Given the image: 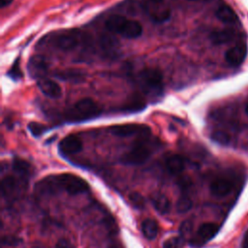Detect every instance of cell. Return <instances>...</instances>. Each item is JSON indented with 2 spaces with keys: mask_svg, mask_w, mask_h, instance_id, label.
I'll return each mask as SVG.
<instances>
[{
  "mask_svg": "<svg viewBox=\"0 0 248 248\" xmlns=\"http://www.w3.org/2000/svg\"><path fill=\"white\" fill-rule=\"evenodd\" d=\"M7 75L14 80H19L23 77V73H22V71L20 69V66H19V59L18 58H16L15 60V62L13 63V65L11 66L9 71L7 72Z\"/></svg>",
  "mask_w": 248,
  "mask_h": 248,
  "instance_id": "obj_25",
  "label": "cell"
},
{
  "mask_svg": "<svg viewBox=\"0 0 248 248\" xmlns=\"http://www.w3.org/2000/svg\"><path fill=\"white\" fill-rule=\"evenodd\" d=\"M232 188L233 185L232 181L226 178H216L209 185L211 195L217 198H223L228 196L232 192Z\"/></svg>",
  "mask_w": 248,
  "mask_h": 248,
  "instance_id": "obj_14",
  "label": "cell"
},
{
  "mask_svg": "<svg viewBox=\"0 0 248 248\" xmlns=\"http://www.w3.org/2000/svg\"><path fill=\"white\" fill-rule=\"evenodd\" d=\"M55 248H75L73 243L67 239V238H60L56 244H55Z\"/></svg>",
  "mask_w": 248,
  "mask_h": 248,
  "instance_id": "obj_32",
  "label": "cell"
},
{
  "mask_svg": "<svg viewBox=\"0 0 248 248\" xmlns=\"http://www.w3.org/2000/svg\"><path fill=\"white\" fill-rule=\"evenodd\" d=\"M40 45H46L63 51L80 48L81 51L93 52L107 57L114 56L116 51L114 41L110 38L107 36L95 37L79 29H68L48 34L40 41Z\"/></svg>",
  "mask_w": 248,
  "mask_h": 248,
  "instance_id": "obj_1",
  "label": "cell"
},
{
  "mask_svg": "<svg viewBox=\"0 0 248 248\" xmlns=\"http://www.w3.org/2000/svg\"><path fill=\"white\" fill-rule=\"evenodd\" d=\"M182 244V238L180 236H172L165 240L163 248H179Z\"/></svg>",
  "mask_w": 248,
  "mask_h": 248,
  "instance_id": "obj_29",
  "label": "cell"
},
{
  "mask_svg": "<svg viewBox=\"0 0 248 248\" xmlns=\"http://www.w3.org/2000/svg\"><path fill=\"white\" fill-rule=\"evenodd\" d=\"M21 242V239L14 235H5L2 237V244L7 246H16Z\"/></svg>",
  "mask_w": 248,
  "mask_h": 248,
  "instance_id": "obj_30",
  "label": "cell"
},
{
  "mask_svg": "<svg viewBox=\"0 0 248 248\" xmlns=\"http://www.w3.org/2000/svg\"><path fill=\"white\" fill-rule=\"evenodd\" d=\"M142 7L149 18L157 23L168 20L171 14L170 9L164 4L163 0H147Z\"/></svg>",
  "mask_w": 248,
  "mask_h": 248,
  "instance_id": "obj_7",
  "label": "cell"
},
{
  "mask_svg": "<svg viewBox=\"0 0 248 248\" xmlns=\"http://www.w3.org/2000/svg\"><path fill=\"white\" fill-rule=\"evenodd\" d=\"M216 16L223 22L228 24H235L238 22V16L235 12L227 5L220 6L215 13Z\"/></svg>",
  "mask_w": 248,
  "mask_h": 248,
  "instance_id": "obj_20",
  "label": "cell"
},
{
  "mask_svg": "<svg viewBox=\"0 0 248 248\" xmlns=\"http://www.w3.org/2000/svg\"><path fill=\"white\" fill-rule=\"evenodd\" d=\"M236 33L232 29H223V30H216L210 33L209 39L212 44L214 45H222L227 44L234 40Z\"/></svg>",
  "mask_w": 248,
  "mask_h": 248,
  "instance_id": "obj_16",
  "label": "cell"
},
{
  "mask_svg": "<svg viewBox=\"0 0 248 248\" xmlns=\"http://www.w3.org/2000/svg\"><path fill=\"white\" fill-rule=\"evenodd\" d=\"M37 85L41 92L49 98L57 99L62 94L60 85L53 79L48 78L46 77L37 79Z\"/></svg>",
  "mask_w": 248,
  "mask_h": 248,
  "instance_id": "obj_13",
  "label": "cell"
},
{
  "mask_svg": "<svg viewBox=\"0 0 248 248\" xmlns=\"http://www.w3.org/2000/svg\"><path fill=\"white\" fill-rule=\"evenodd\" d=\"M246 54H247L246 43L241 42L227 50V52L225 53V60L229 65L232 67H237L244 61Z\"/></svg>",
  "mask_w": 248,
  "mask_h": 248,
  "instance_id": "obj_11",
  "label": "cell"
},
{
  "mask_svg": "<svg viewBox=\"0 0 248 248\" xmlns=\"http://www.w3.org/2000/svg\"><path fill=\"white\" fill-rule=\"evenodd\" d=\"M245 111H246V113H247V115H248V103H247V105H246V107H245Z\"/></svg>",
  "mask_w": 248,
  "mask_h": 248,
  "instance_id": "obj_35",
  "label": "cell"
},
{
  "mask_svg": "<svg viewBox=\"0 0 248 248\" xmlns=\"http://www.w3.org/2000/svg\"><path fill=\"white\" fill-rule=\"evenodd\" d=\"M192 222L191 221H189V220H187V221H184L182 224H181V226H180V234L182 235V236H184V235H186V234H188L190 232H191V230H192Z\"/></svg>",
  "mask_w": 248,
  "mask_h": 248,
  "instance_id": "obj_31",
  "label": "cell"
},
{
  "mask_svg": "<svg viewBox=\"0 0 248 248\" xmlns=\"http://www.w3.org/2000/svg\"><path fill=\"white\" fill-rule=\"evenodd\" d=\"M57 186L69 195H78L89 190V184L80 176L72 173H62L54 176Z\"/></svg>",
  "mask_w": 248,
  "mask_h": 248,
  "instance_id": "obj_6",
  "label": "cell"
},
{
  "mask_svg": "<svg viewBox=\"0 0 248 248\" xmlns=\"http://www.w3.org/2000/svg\"><path fill=\"white\" fill-rule=\"evenodd\" d=\"M211 139L217 142V143H220V144H223V145H226V144H229L230 141H231V137L229 134H227L226 132L224 131H215L211 134Z\"/></svg>",
  "mask_w": 248,
  "mask_h": 248,
  "instance_id": "obj_26",
  "label": "cell"
},
{
  "mask_svg": "<svg viewBox=\"0 0 248 248\" xmlns=\"http://www.w3.org/2000/svg\"><path fill=\"white\" fill-rule=\"evenodd\" d=\"M108 131L113 136L120 138H128V137H144L148 136L151 132L150 127L144 124H122L111 126L108 129Z\"/></svg>",
  "mask_w": 248,
  "mask_h": 248,
  "instance_id": "obj_8",
  "label": "cell"
},
{
  "mask_svg": "<svg viewBox=\"0 0 248 248\" xmlns=\"http://www.w3.org/2000/svg\"><path fill=\"white\" fill-rule=\"evenodd\" d=\"M48 67L49 64L47 59L43 55L31 56L27 64V69L30 76L37 79L46 77V74L48 72Z\"/></svg>",
  "mask_w": 248,
  "mask_h": 248,
  "instance_id": "obj_10",
  "label": "cell"
},
{
  "mask_svg": "<svg viewBox=\"0 0 248 248\" xmlns=\"http://www.w3.org/2000/svg\"><path fill=\"white\" fill-rule=\"evenodd\" d=\"M14 0H0V4H1V8H5L7 6H9Z\"/></svg>",
  "mask_w": 248,
  "mask_h": 248,
  "instance_id": "obj_34",
  "label": "cell"
},
{
  "mask_svg": "<svg viewBox=\"0 0 248 248\" xmlns=\"http://www.w3.org/2000/svg\"><path fill=\"white\" fill-rule=\"evenodd\" d=\"M189 1H208V0H189Z\"/></svg>",
  "mask_w": 248,
  "mask_h": 248,
  "instance_id": "obj_36",
  "label": "cell"
},
{
  "mask_svg": "<svg viewBox=\"0 0 248 248\" xmlns=\"http://www.w3.org/2000/svg\"><path fill=\"white\" fill-rule=\"evenodd\" d=\"M139 88L146 95L160 97L164 91L163 75L158 69L145 68L140 71L136 77Z\"/></svg>",
  "mask_w": 248,
  "mask_h": 248,
  "instance_id": "obj_5",
  "label": "cell"
},
{
  "mask_svg": "<svg viewBox=\"0 0 248 248\" xmlns=\"http://www.w3.org/2000/svg\"><path fill=\"white\" fill-rule=\"evenodd\" d=\"M241 248H248V231L245 232L242 242H241Z\"/></svg>",
  "mask_w": 248,
  "mask_h": 248,
  "instance_id": "obj_33",
  "label": "cell"
},
{
  "mask_svg": "<svg viewBox=\"0 0 248 248\" xmlns=\"http://www.w3.org/2000/svg\"><path fill=\"white\" fill-rule=\"evenodd\" d=\"M150 201L154 208L161 214H167L170 209V202L165 194H162V193L153 194L150 197Z\"/></svg>",
  "mask_w": 248,
  "mask_h": 248,
  "instance_id": "obj_19",
  "label": "cell"
},
{
  "mask_svg": "<svg viewBox=\"0 0 248 248\" xmlns=\"http://www.w3.org/2000/svg\"><path fill=\"white\" fill-rule=\"evenodd\" d=\"M28 130L34 137H40L47 130V127L38 122H30L28 124Z\"/></svg>",
  "mask_w": 248,
  "mask_h": 248,
  "instance_id": "obj_27",
  "label": "cell"
},
{
  "mask_svg": "<svg viewBox=\"0 0 248 248\" xmlns=\"http://www.w3.org/2000/svg\"><path fill=\"white\" fill-rule=\"evenodd\" d=\"M161 144L157 138H152L149 135L140 137L133 143L132 147L120 157V162L124 165H141L151 157Z\"/></svg>",
  "mask_w": 248,
  "mask_h": 248,
  "instance_id": "obj_2",
  "label": "cell"
},
{
  "mask_svg": "<svg viewBox=\"0 0 248 248\" xmlns=\"http://www.w3.org/2000/svg\"><path fill=\"white\" fill-rule=\"evenodd\" d=\"M144 108H145L144 99L139 93H135L131 97H129L127 101L123 104L121 110L135 112V111L141 110Z\"/></svg>",
  "mask_w": 248,
  "mask_h": 248,
  "instance_id": "obj_18",
  "label": "cell"
},
{
  "mask_svg": "<svg viewBox=\"0 0 248 248\" xmlns=\"http://www.w3.org/2000/svg\"><path fill=\"white\" fill-rule=\"evenodd\" d=\"M219 231V226L215 223H203L198 229L196 234L190 239V244L193 247H201L211 238H213Z\"/></svg>",
  "mask_w": 248,
  "mask_h": 248,
  "instance_id": "obj_9",
  "label": "cell"
},
{
  "mask_svg": "<svg viewBox=\"0 0 248 248\" xmlns=\"http://www.w3.org/2000/svg\"><path fill=\"white\" fill-rule=\"evenodd\" d=\"M166 168L170 174L176 175L183 171L185 168V159L178 154H171L166 159Z\"/></svg>",
  "mask_w": 248,
  "mask_h": 248,
  "instance_id": "obj_15",
  "label": "cell"
},
{
  "mask_svg": "<svg viewBox=\"0 0 248 248\" xmlns=\"http://www.w3.org/2000/svg\"><path fill=\"white\" fill-rule=\"evenodd\" d=\"M141 232L143 235L147 239H154L158 235L159 226L158 223L154 219H145L142 221L140 226Z\"/></svg>",
  "mask_w": 248,
  "mask_h": 248,
  "instance_id": "obj_22",
  "label": "cell"
},
{
  "mask_svg": "<svg viewBox=\"0 0 248 248\" xmlns=\"http://www.w3.org/2000/svg\"><path fill=\"white\" fill-rule=\"evenodd\" d=\"M17 186L16 177L14 175H7L1 181V193L5 197L12 195Z\"/></svg>",
  "mask_w": 248,
  "mask_h": 248,
  "instance_id": "obj_23",
  "label": "cell"
},
{
  "mask_svg": "<svg viewBox=\"0 0 248 248\" xmlns=\"http://www.w3.org/2000/svg\"><path fill=\"white\" fill-rule=\"evenodd\" d=\"M102 113L101 107L90 98H83L67 108L63 118L67 122H81L98 117Z\"/></svg>",
  "mask_w": 248,
  "mask_h": 248,
  "instance_id": "obj_3",
  "label": "cell"
},
{
  "mask_svg": "<svg viewBox=\"0 0 248 248\" xmlns=\"http://www.w3.org/2000/svg\"><path fill=\"white\" fill-rule=\"evenodd\" d=\"M57 78L63 79L66 81H81L84 79V72L78 69H66V70H57L53 74Z\"/></svg>",
  "mask_w": 248,
  "mask_h": 248,
  "instance_id": "obj_17",
  "label": "cell"
},
{
  "mask_svg": "<svg viewBox=\"0 0 248 248\" xmlns=\"http://www.w3.org/2000/svg\"><path fill=\"white\" fill-rule=\"evenodd\" d=\"M59 152L63 155H73L82 149V141L76 135H68L58 144Z\"/></svg>",
  "mask_w": 248,
  "mask_h": 248,
  "instance_id": "obj_12",
  "label": "cell"
},
{
  "mask_svg": "<svg viewBox=\"0 0 248 248\" xmlns=\"http://www.w3.org/2000/svg\"><path fill=\"white\" fill-rule=\"evenodd\" d=\"M13 170L19 176L26 178L31 174L32 166L25 160L20 158H15L12 163Z\"/></svg>",
  "mask_w": 248,
  "mask_h": 248,
  "instance_id": "obj_21",
  "label": "cell"
},
{
  "mask_svg": "<svg viewBox=\"0 0 248 248\" xmlns=\"http://www.w3.org/2000/svg\"><path fill=\"white\" fill-rule=\"evenodd\" d=\"M192 204H193L192 200H191L187 195L182 194V195L178 198L175 206H176L177 212H179V213H185V212H187L188 210H190V208L192 207Z\"/></svg>",
  "mask_w": 248,
  "mask_h": 248,
  "instance_id": "obj_24",
  "label": "cell"
},
{
  "mask_svg": "<svg viewBox=\"0 0 248 248\" xmlns=\"http://www.w3.org/2000/svg\"><path fill=\"white\" fill-rule=\"evenodd\" d=\"M105 27L109 32L127 39H136L142 34V26L138 20L130 19L122 15H110L105 20Z\"/></svg>",
  "mask_w": 248,
  "mask_h": 248,
  "instance_id": "obj_4",
  "label": "cell"
},
{
  "mask_svg": "<svg viewBox=\"0 0 248 248\" xmlns=\"http://www.w3.org/2000/svg\"><path fill=\"white\" fill-rule=\"evenodd\" d=\"M129 200L132 203V205L136 208H142L145 204L144 198L138 192H132L129 195Z\"/></svg>",
  "mask_w": 248,
  "mask_h": 248,
  "instance_id": "obj_28",
  "label": "cell"
}]
</instances>
